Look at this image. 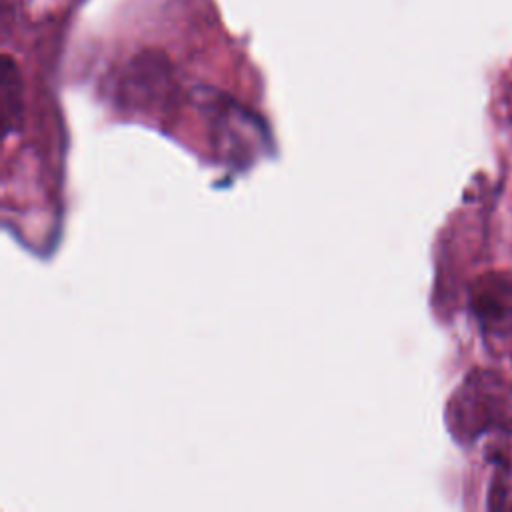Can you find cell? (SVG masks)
<instances>
[{"mask_svg": "<svg viewBox=\"0 0 512 512\" xmlns=\"http://www.w3.org/2000/svg\"><path fill=\"white\" fill-rule=\"evenodd\" d=\"M450 422L464 440L512 430V386L494 372H472L452 400Z\"/></svg>", "mask_w": 512, "mask_h": 512, "instance_id": "6da1fadb", "label": "cell"}, {"mask_svg": "<svg viewBox=\"0 0 512 512\" xmlns=\"http://www.w3.org/2000/svg\"><path fill=\"white\" fill-rule=\"evenodd\" d=\"M472 308L492 332H512V280L502 274L480 278L472 290Z\"/></svg>", "mask_w": 512, "mask_h": 512, "instance_id": "7a4b0ae2", "label": "cell"}, {"mask_svg": "<svg viewBox=\"0 0 512 512\" xmlns=\"http://www.w3.org/2000/svg\"><path fill=\"white\" fill-rule=\"evenodd\" d=\"M0 94H2V118L6 130H14V126L22 118V78L20 70L14 60L6 54L2 58V72H0Z\"/></svg>", "mask_w": 512, "mask_h": 512, "instance_id": "3957f363", "label": "cell"}, {"mask_svg": "<svg viewBox=\"0 0 512 512\" xmlns=\"http://www.w3.org/2000/svg\"><path fill=\"white\" fill-rule=\"evenodd\" d=\"M488 506L492 510L512 512V464H502L494 474L488 492Z\"/></svg>", "mask_w": 512, "mask_h": 512, "instance_id": "277c9868", "label": "cell"}]
</instances>
